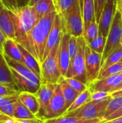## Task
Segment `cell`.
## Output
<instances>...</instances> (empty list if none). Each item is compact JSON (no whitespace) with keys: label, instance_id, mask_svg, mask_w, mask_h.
<instances>
[{"label":"cell","instance_id":"1","mask_svg":"<svg viewBox=\"0 0 122 123\" xmlns=\"http://www.w3.org/2000/svg\"><path fill=\"white\" fill-rule=\"evenodd\" d=\"M56 14L57 12L52 11L40 18L27 35L24 42L19 44L33 55L40 65L43 61L47 40Z\"/></svg>","mask_w":122,"mask_h":123},{"label":"cell","instance_id":"2","mask_svg":"<svg viewBox=\"0 0 122 123\" xmlns=\"http://www.w3.org/2000/svg\"><path fill=\"white\" fill-rule=\"evenodd\" d=\"M10 14L14 26L15 41L22 44L27 35L37 24L40 18L33 6L28 5L18 6L13 10H10Z\"/></svg>","mask_w":122,"mask_h":123},{"label":"cell","instance_id":"3","mask_svg":"<svg viewBox=\"0 0 122 123\" xmlns=\"http://www.w3.org/2000/svg\"><path fill=\"white\" fill-rule=\"evenodd\" d=\"M59 52L60 44L51 50L41 63V84H56L61 79L62 74L59 63Z\"/></svg>","mask_w":122,"mask_h":123},{"label":"cell","instance_id":"4","mask_svg":"<svg viewBox=\"0 0 122 123\" xmlns=\"http://www.w3.org/2000/svg\"><path fill=\"white\" fill-rule=\"evenodd\" d=\"M111 97H112L110 94L106 98L101 100L90 101L76 110L65 114L63 116L83 118L86 120L101 119L103 121L106 107Z\"/></svg>","mask_w":122,"mask_h":123},{"label":"cell","instance_id":"5","mask_svg":"<svg viewBox=\"0 0 122 123\" xmlns=\"http://www.w3.org/2000/svg\"><path fill=\"white\" fill-rule=\"evenodd\" d=\"M86 42L83 36L78 37V52L76 56L70 60L69 68L66 74L65 78H73L78 79L83 83L88 84L86 60H85V49Z\"/></svg>","mask_w":122,"mask_h":123},{"label":"cell","instance_id":"6","mask_svg":"<svg viewBox=\"0 0 122 123\" xmlns=\"http://www.w3.org/2000/svg\"><path fill=\"white\" fill-rule=\"evenodd\" d=\"M60 16L63 22L64 33H68L77 37L83 35L84 22L80 2L76 3L70 10Z\"/></svg>","mask_w":122,"mask_h":123},{"label":"cell","instance_id":"7","mask_svg":"<svg viewBox=\"0 0 122 123\" xmlns=\"http://www.w3.org/2000/svg\"><path fill=\"white\" fill-rule=\"evenodd\" d=\"M122 36V14L116 9L106 38V43L102 56V64L105 59L116 49L120 48ZM102 66V65H101Z\"/></svg>","mask_w":122,"mask_h":123},{"label":"cell","instance_id":"8","mask_svg":"<svg viewBox=\"0 0 122 123\" xmlns=\"http://www.w3.org/2000/svg\"><path fill=\"white\" fill-rule=\"evenodd\" d=\"M68 108L62 93L61 86L58 83L56 84L54 94L47 107L43 120L45 121L47 120L62 117L65 114Z\"/></svg>","mask_w":122,"mask_h":123},{"label":"cell","instance_id":"9","mask_svg":"<svg viewBox=\"0 0 122 123\" xmlns=\"http://www.w3.org/2000/svg\"><path fill=\"white\" fill-rule=\"evenodd\" d=\"M102 56L103 54L93 51L86 45L85 49V60L88 80L87 86L97 80L101 68Z\"/></svg>","mask_w":122,"mask_h":123},{"label":"cell","instance_id":"10","mask_svg":"<svg viewBox=\"0 0 122 123\" xmlns=\"http://www.w3.org/2000/svg\"><path fill=\"white\" fill-rule=\"evenodd\" d=\"M122 82V72H121L104 79H97L88 85V88L91 93L96 92H104L111 94L116 91V88Z\"/></svg>","mask_w":122,"mask_h":123},{"label":"cell","instance_id":"11","mask_svg":"<svg viewBox=\"0 0 122 123\" xmlns=\"http://www.w3.org/2000/svg\"><path fill=\"white\" fill-rule=\"evenodd\" d=\"M56 84H41L39 89L35 93V95L38 100L39 107H40L38 114L37 115V117L42 120H43L47 107L52 97Z\"/></svg>","mask_w":122,"mask_h":123},{"label":"cell","instance_id":"12","mask_svg":"<svg viewBox=\"0 0 122 123\" xmlns=\"http://www.w3.org/2000/svg\"><path fill=\"white\" fill-rule=\"evenodd\" d=\"M64 33L63 31V22L62 17L57 13L55 15L52 28L50 30L46 46H45V50L43 55V61L44 59L47 56V55L50 53L51 50L55 48L57 45L60 44L62 36Z\"/></svg>","mask_w":122,"mask_h":123},{"label":"cell","instance_id":"13","mask_svg":"<svg viewBox=\"0 0 122 123\" xmlns=\"http://www.w3.org/2000/svg\"><path fill=\"white\" fill-rule=\"evenodd\" d=\"M117 6L106 2L99 22V34L107 38Z\"/></svg>","mask_w":122,"mask_h":123},{"label":"cell","instance_id":"14","mask_svg":"<svg viewBox=\"0 0 122 123\" xmlns=\"http://www.w3.org/2000/svg\"><path fill=\"white\" fill-rule=\"evenodd\" d=\"M70 35L68 33H63L60 43V52H59V63L62 76L65 77L69 68L70 63V57L68 49V43L70 39Z\"/></svg>","mask_w":122,"mask_h":123},{"label":"cell","instance_id":"15","mask_svg":"<svg viewBox=\"0 0 122 123\" xmlns=\"http://www.w3.org/2000/svg\"><path fill=\"white\" fill-rule=\"evenodd\" d=\"M6 61L7 62V63L9 64V67L13 69L14 71H15L16 72H17L19 74L22 75V76L29 79L30 81L35 82L37 84L40 85L41 84V79L40 78L37 76L31 69H29L27 66H25L24 63L15 61L14 60H12L11 58H9V57L4 55Z\"/></svg>","mask_w":122,"mask_h":123},{"label":"cell","instance_id":"16","mask_svg":"<svg viewBox=\"0 0 122 123\" xmlns=\"http://www.w3.org/2000/svg\"><path fill=\"white\" fill-rule=\"evenodd\" d=\"M0 29L6 37L15 40L14 23L10 14V10L6 6L0 12Z\"/></svg>","mask_w":122,"mask_h":123},{"label":"cell","instance_id":"17","mask_svg":"<svg viewBox=\"0 0 122 123\" xmlns=\"http://www.w3.org/2000/svg\"><path fill=\"white\" fill-rule=\"evenodd\" d=\"M0 84H5L17 90V86L14 81L12 69L6 62L4 53L1 51H0Z\"/></svg>","mask_w":122,"mask_h":123},{"label":"cell","instance_id":"18","mask_svg":"<svg viewBox=\"0 0 122 123\" xmlns=\"http://www.w3.org/2000/svg\"><path fill=\"white\" fill-rule=\"evenodd\" d=\"M12 72L14 83L17 86L19 92H26L35 94L37 92L40 85L37 84L35 82L30 81L29 79L22 76V75L19 74L13 69H12Z\"/></svg>","mask_w":122,"mask_h":123},{"label":"cell","instance_id":"19","mask_svg":"<svg viewBox=\"0 0 122 123\" xmlns=\"http://www.w3.org/2000/svg\"><path fill=\"white\" fill-rule=\"evenodd\" d=\"M4 55L12 60L24 63L22 53L18 46V43L13 39L7 37L4 43Z\"/></svg>","mask_w":122,"mask_h":123},{"label":"cell","instance_id":"20","mask_svg":"<svg viewBox=\"0 0 122 123\" xmlns=\"http://www.w3.org/2000/svg\"><path fill=\"white\" fill-rule=\"evenodd\" d=\"M18 98L28 108V110L37 117L40 107L35 94L26 92H19Z\"/></svg>","mask_w":122,"mask_h":123},{"label":"cell","instance_id":"21","mask_svg":"<svg viewBox=\"0 0 122 123\" xmlns=\"http://www.w3.org/2000/svg\"><path fill=\"white\" fill-rule=\"evenodd\" d=\"M18 46L19 48V50H20L22 55V57H23L24 64L25 66H27L37 76H38L40 78V76H41V68H40V64L39 63L37 60L27 49H25L24 47H22L19 43H18Z\"/></svg>","mask_w":122,"mask_h":123},{"label":"cell","instance_id":"22","mask_svg":"<svg viewBox=\"0 0 122 123\" xmlns=\"http://www.w3.org/2000/svg\"><path fill=\"white\" fill-rule=\"evenodd\" d=\"M18 94L11 96L0 97V111L11 118L14 117V104L18 99Z\"/></svg>","mask_w":122,"mask_h":123},{"label":"cell","instance_id":"23","mask_svg":"<svg viewBox=\"0 0 122 123\" xmlns=\"http://www.w3.org/2000/svg\"><path fill=\"white\" fill-rule=\"evenodd\" d=\"M58 83L60 84L61 86V90H62V93H63V95L64 97V99L66 103V107L67 108H68L73 104V102L76 100V99L80 94L77 92L76 91H75L65 81V77L62 76Z\"/></svg>","mask_w":122,"mask_h":123},{"label":"cell","instance_id":"24","mask_svg":"<svg viewBox=\"0 0 122 123\" xmlns=\"http://www.w3.org/2000/svg\"><path fill=\"white\" fill-rule=\"evenodd\" d=\"M37 117L32 114L28 108L19 99L14 104V119L18 120H26V119H35Z\"/></svg>","mask_w":122,"mask_h":123},{"label":"cell","instance_id":"25","mask_svg":"<svg viewBox=\"0 0 122 123\" xmlns=\"http://www.w3.org/2000/svg\"><path fill=\"white\" fill-rule=\"evenodd\" d=\"M38 17L40 19L45 15L50 13L52 11H56L55 5L53 0H47L37 3L33 6Z\"/></svg>","mask_w":122,"mask_h":123},{"label":"cell","instance_id":"26","mask_svg":"<svg viewBox=\"0 0 122 123\" xmlns=\"http://www.w3.org/2000/svg\"><path fill=\"white\" fill-rule=\"evenodd\" d=\"M90 101H91V92H90V90L88 88L86 91L81 93L77 97V98L73 102V104L68 108L65 114L70 113V112H72L76 110L77 109L80 108L81 107H82L83 105L89 102Z\"/></svg>","mask_w":122,"mask_h":123},{"label":"cell","instance_id":"27","mask_svg":"<svg viewBox=\"0 0 122 123\" xmlns=\"http://www.w3.org/2000/svg\"><path fill=\"white\" fill-rule=\"evenodd\" d=\"M47 123H102L103 121L101 119L93 120H86L83 118H78L73 117L62 116L58 118L50 119L45 120Z\"/></svg>","mask_w":122,"mask_h":123},{"label":"cell","instance_id":"28","mask_svg":"<svg viewBox=\"0 0 122 123\" xmlns=\"http://www.w3.org/2000/svg\"><path fill=\"white\" fill-rule=\"evenodd\" d=\"M122 58V45L118 49H116L115 51H114L111 54H110L104 61L102 66H101V71H104L105 69H106L107 68H109V66L117 63L121 61ZM100 71V72H101Z\"/></svg>","mask_w":122,"mask_h":123},{"label":"cell","instance_id":"29","mask_svg":"<svg viewBox=\"0 0 122 123\" xmlns=\"http://www.w3.org/2000/svg\"><path fill=\"white\" fill-rule=\"evenodd\" d=\"M99 35V24L96 22V19L93 20L88 27L84 30L83 36L85 38L86 43H88L93 40Z\"/></svg>","mask_w":122,"mask_h":123},{"label":"cell","instance_id":"30","mask_svg":"<svg viewBox=\"0 0 122 123\" xmlns=\"http://www.w3.org/2000/svg\"><path fill=\"white\" fill-rule=\"evenodd\" d=\"M122 107V97H111L110 99L108 106L106 107L104 117L103 118V123L113 113L117 111Z\"/></svg>","mask_w":122,"mask_h":123},{"label":"cell","instance_id":"31","mask_svg":"<svg viewBox=\"0 0 122 123\" xmlns=\"http://www.w3.org/2000/svg\"><path fill=\"white\" fill-rule=\"evenodd\" d=\"M56 12L58 14L63 15L68 10H70L79 0H53Z\"/></svg>","mask_w":122,"mask_h":123},{"label":"cell","instance_id":"32","mask_svg":"<svg viewBox=\"0 0 122 123\" xmlns=\"http://www.w3.org/2000/svg\"><path fill=\"white\" fill-rule=\"evenodd\" d=\"M106 43V37L99 34L96 38H95L91 42L86 43V45L93 51L103 54L105 49Z\"/></svg>","mask_w":122,"mask_h":123},{"label":"cell","instance_id":"33","mask_svg":"<svg viewBox=\"0 0 122 123\" xmlns=\"http://www.w3.org/2000/svg\"><path fill=\"white\" fill-rule=\"evenodd\" d=\"M121 72H122V62H119L117 63H115V64L109 66V68H107L104 71H101L99 73V75L97 79H104V78L117 74L121 73Z\"/></svg>","mask_w":122,"mask_h":123},{"label":"cell","instance_id":"34","mask_svg":"<svg viewBox=\"0 0 122 123\" xmlns=\"http://www.w3.org/2000/svg\"><path fill=\"white\" fill-rule=\"evenodd\" d=\"M65 81L77 92H78L79 94L83 92L84 91H86L88 89V86L83 83L82 81L73 79V78H65Z\"/></svg>","mask_w":122,"mask_h":123},{"label":"cell","instance_id":"35","mask_svg":"<svg viewBox=\"0 0 122 123\" xmlns=\"http://www.w3.org/2000/svg\"><path fill=\"white\" fill-rule=\"evenodd\" d=\"M68 49L70 53V60H72L78 52V37L75 36H70L69 43H68Z\"/></svg>","mask_w":122,"mask_h":123},{"label":"cell","instance_id":"36","mask_svg":"<svg viewBox=\"0 0 122 123\" xmlns=\"http://www.w3.org/2000/svg\"><path fill=\"white\" fill-rule=\"evenodd\" d=\"M94 1V7H95V17L96 21L99 24L101 15L104 10L106 0H93Z\"/></svg>","mask_w":122,"mask_h":123},{"label":"cell","instance_id":"37","mask_svg":"<svg viewBox=\"0 0 122 123\" xmlns=\"http://www.w3.org/2000/svg\"><path fill=\"white\" fill-rule=\"evenodd\" d=\"M19 92L9 86L0 84V97L11 96L18 94Z\"/></svg>","mask_w":122,"mask_h":123},{"label":"cell","instance_id":"38","mask_svg":"<svg viewBox=\"0 0 122 123\" xmlns=\"http://www.w3.org/2000/svg\"><path fill=\"white\" fill-rule=\"evenodd\" d=\"M110 95L109 93L104 92H96L91 93V101L92 100H101L103 99L106 98Z\"/></svg>","mask_w":122,"mask_h":123},{"label":"cell","instance_id":"39","mask_svg":"<svg viewBox=\"0 0 122 123\" xmlns=\"http://www.w3.org/2000/svg\"><path fill=\"white\" fill-rule=\"evenodd\" d=\"M6 7H7L10 10H13L18 7L17 1V0H1Z\"/></svg>","mask_w":122,"mask_h":123},{"label":"cell","instance_id":"40","mask_svg":"<svg viewBox=\"0 0 122 123\" xmlns=\"http://www.w3.org/2000/svg\"><path fill=\"white\" fill-rule=\"evenodd\" d=\"M14 123H43L45 121L36 117L35 119H26V120H18L14 119Z\"/></svg>","mask_w":122,"mask_h":123},{"label":"cell","instance_id":"41","mask_svg":"<svg viewBox=\"0 0 122 123\" xmlns=\"http://www.w3.org/2000/svg\"><path fill=\"white\" fill-rule=\"evenodd\" d=\"M122 117V107L119 109L117 111H116L114 113H113L111 115H110L104 122H106V121H109V120H114V119H116L117 117Z\"/></svg>","mask_w":122,"mask_h":123},{"label":"cell","instance_id":"42","mask_svg":"<svg viewBox=\"0 0 122 123\" xmlns=\"http://www.w3.org/2000/svg\"><path fill=\"white\" fill-rule=\"evenodd\" d=\"M6 38L7 37L4 35V34L3 33V32L0 29V51L2 52V53H3V50H4V43Z\"/></svg>","mask_w":122,"mask_h":123},{"label":"cell","instance_id":"43","mask_svg":"<svg viewBox=\"0 0 122 123\" xmlns=\"http://www.w3.org/2000/svg\"><path fill=\"white\" fill-rule=\"evenodd\" d=\"M10 119H12V118L9 117H8V116H6V115H5L4 114H3V113L0 111V122L4 123V122L9 120H10Z\"/></svg>","mask_w":122,"mask_h":123},{"label":"cell","instance_id":"44","mask_svg":"<svg viewBox=\"0 0 122 123\" xmlns=\"http://www.w3.org/2000/svg\"><path fill=\"white\" fill-rule=\"evenodd\" d=\"M43 1H47V0H27V5L30 6H33L37 3H39V2Z\"/></svg>","mask_w":122,"mask_h":123},{"label":"cell","instance_id":"45","mask_svg":"<svg viewBox=\"0 0 122 123\" xmlns=\"http://www.w3.org/2000/svg\"><path fill=\"white\" fill-rule=\"evenodd\" d=\"M122 123V117H117L116 119H114V120H109V121H106V122H104V123Z\"/></svg>","mask_w":122,"mask_h":123},{"label":"cell","instance_id":"46","mask_svg":"<svg viewBox=\"0 0 122 123\" xmlns=\"http://www.w3.org/2000/svg\"><path fill=\"white\" fill-rule=\"evenodd\" d=\"M18 6H22L27 5V0H17Z\"/></svg>","mask_w":122,"mask_h":123},{"label":"cell","instance_id":"47","mask_svg":"<svg viewBox=\"0 0 122 123\" xmlns=\"http://www.w3.org/2000/svg\"><path fill=\"white\" fill-rule=\"evenodd\" d=\"M112 97H122V90L120 91H117V92H114L113 93L111 94Z\"/></svg>","mask_w":122,"mask_h":123},{"label":"cell","instance_id":"48","mask_svg":"<svg viewBox=\"0 0 122 123\" xmlns=\"http://www.w3.org/2000/svg\"><path fill=\"white\" fill-rule=\"evenodd\" d=\"M117 9H119L120 11V12L122 14V0H118L117 2Z\"/></svg>","mask_w":122,"mask_h":123},{"label":"cell","instance_id":"49","mask_svg":"<svg viewBox=\"0 0 122 123\" xmlns=\"http://www.w3.org/2000/svg\"><path fill=\"white\" fill-rule=\"evenodd\" d=\"M106 2L110 3V4H114L115 6H117L118 0H106Z\"/></svg>","mask_w":122,"mask_h":123},{"label":"cell","instance_id":"50","mask_svg":"<svg viewBox=\"0 0 122 123\" xmlns=\"http://www.w3.org/2000/svg\"><path fill=\"white\" fill-rule=\"evenodd\" d=\"M4 6H4V3H3V1H2L1 0H0V12H1V9H2Z\"/></svg>","mask_w":122,"mask_h":123},{"label":"cell","instance_id":"51","mask_svg":"<svg viewBox=\"0 0 122 123\" xmlns=\"http://www.w3.org/2000/svg\"><path fill=\"white\" fill-rule=\"evenodd\" d=\"M120 90H122V82L121 83V84L116 88V91L115 92H117V91H120Z\"/></svg>","mask_w":122,"mask_h":123},{"label":"cell","instance_id":"52","mask_svg":"<svg viewBox=\"0 0 122 123\" xmlns=\"http://www.w3.org/2000/svg\"><path fill=\"white\" fill-rule=\"evenodd\" d=\"M79 2H80V6H81L82 12H83V0H79Z\"/></svg>","mask_w":122,"mask_h":123},{"label":"cell","instance_id":"53","mask_svg":"<svg viewBox=\"0 0 122 123\" xmlns=\"http://www.w3.org/2000/svg\"><path fill=\"white\" fill-rule=\"evenodd\" d=\"M121 45H122V39H121Z\"/></svg>","mask_w":122,"mask_h":123},{"label":"cell","instance_id":"54","mask_svg":"<svg viewBox=\"0 0 122 123\" xmlns=\"http://www.w3.org/2000/svg\"><path fill=\"white\" fill-rule=\"evenodd\" d=\"M120 62H122V60H121V61H120Z\"/></svg>","mask_w":122,"mask_h":123},{"label":"cell","instance_id":"55","mask_svg":"<svg viewBox=\"0 0 122 123\" xmlns=\"http://www.w3.org/2000/svg\"><path fill=\"white\" fill-rule=\"evenodd\" d=\"M46 123V122H44V123Z\"/></svg>","mask_w":122,"mask_h":123},{"label":"cell","instance_id":"56","mask_svg":"<svg viewBox=\"0 0 122 123\" xmlns=\"http://www.w3.org/2000/svg\"><path fill=\"white\" fill-rule=\"evenodd\" d=\"M0 123H1V122H0Z\"/></svg>","mask_w":122,"mask_h":123}]
</instances>
